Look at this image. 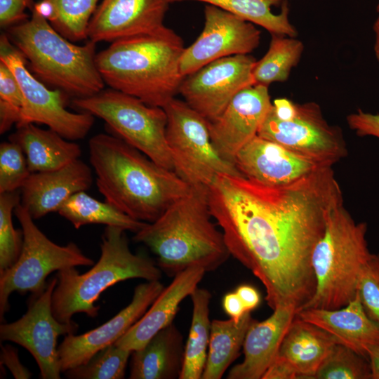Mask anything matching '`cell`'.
Returning a JSON list of instances; mask_svg holds the SVG:
<instances>
[{
	"mask_svg": "<svg viewBox=\"0 0 379 379\" xmlns=\"http://www.w3.org/2000/svg\"><path fill=\"white\" fill-rule=\"evenodd\" d=\"M376 11H377L378 13H379V2H378V5L376 6Z\"/></svg>",
	"mask_w": 379,
	"mask_h": 379,
	"instance_id": "bcb514c9",
	"label": "cell"
},
{
	"mask_svg": "<svg viewBox=\"0 0 379 379\" xmlns=\"http://www.w3.org/2000/svg\"><path fill=\"white\" fill-rule=\"evenodd\" d=\"M206 272L201 267H193L177 274L143 316L114 344L132 352L144 347L159 331L173 323L180 304L198 287Z\"/></svg>",
	"mask_w": 379,
	"mask_h": 379,
	"instance_id": "7402d4cb",
	"label": "cell"
},
{
	"mask_svg": "<svg viewBox=\"0 0 379 379\" xmlns=\"http://www.w3.org/2000/svg\"><path fill=\"white\" fill-rule=\"evenodd\" d=\"M131 353L114 343L98 351L86 363L64 373L72 379H122Z\"/></svg>",
	"mask_w": 379,
	"mask_h": 379,
	"instance_id": "d6a6232c",
	"label": "cell"
},
{
	"mask_svg": "<svg viewBox=\"0 0 379 379\" xmlns=\"http://www.w3.org/2000/svg\"><path fill=\"white\" fill-rule=\"evenodd\" d=\"M194 1L213 5L265 29L272 34L296 37L289 20L286 0H168L169 3Z\"/></svg>",
	"mask_w": 379,
	"mask_h": 379,
	"instance_id": "83f0119b",
	"label": "cell"
},
{
	"mask_svg": "<svg viewBox=\"0 0 379 379\" xmlns=\"http://www.w3.org/2000/svg\"><path fill=\"white\" fill-rule=\"evenodd\" d=\"M1 347V365L6 366L16 379L32 378V373L20 362L18 350L8 344Z\"/></svg>",
	"mask_w": 379,
	"mask_h": 379,
	"instance_id": "60d3db41",
	"label": "cell"
},
{
	"mask_svg": "<svg viewBox=\"0 0 379 379\" xmlns=\"http://www.w3.org/2000/svg\"><path fill=\"white\" fill-rule=\"evenodd\" d=\"M9 140L22 148L31 173L52 171L79 159V145L51 128L43 129L28 124L18 127Z\"/></svg>",
	"mask_w": 379,
	"mask_h": 379,
	"instance_id": "484cf974",
	"label": "cell"
},
{
	"mask_svg": "<svg viewBox=\"0 0 379 379\" xmlns=\"http://www.w3.org/2000/svg\"><path fill=\"white\" fill-rule=\"evenodd\" d=\"M164 288L159 280L140 284L131 302L109 321L81 335H65L58 346L62 373L86 363L98 351L115 343L143 316Z\"/></svg>",
	"mask_w": 379,
	"mask_h": 379,
	"instance_id": "2e32d148",
	"label": "cell"
},
{
	"mask_svg": "<svg viewBox=\"0 0 379 379\" xmlns=\"http://www.w3.org/2000/svg\"><path fill=\"white\" fill-rule=\"evenodd\" d=\"M207 191L230 255L263 284L268 305L299 311L316 288L313 250L329 211L343 202L332 167L279 186L220 174Z\"/></svg>",
	"mask_w": 379,
	"mask_h": 379,
	"instance_id": "6da1fadb",
	"label": "cell"
},
{
	"mask_svg": "<svg viewBox=\"0 0 379 379\" xmlns=\"http://www.w3.org/2000/svg\"><path fill=\"white\" fill-rule=\"evenodd\" d=\"M315 379H371L369 361L352 349L336 343L317 370Z\"/></svg>",
	"mask_w": 379,
	"mask_h": 379,
	"instance_id": "836d02e7",
	"label": "cell"
},
{
	"mask_svg": "<svg viewBox=\"0 0 379 379\" xmlns=\"http://www.w3.org/2000/svg\"><path fill=\"white\" fill-rule=\"evenodd\" d=\"M185 345L179 329L171 323L159 331L142 348L131 353V379L179 378Z\"/></svg>",
	"mask_w": 379,
	"mask_h": 379,
	"instance_id": "d4e9b609",
	"label": "cell"
},
{
	"mask_svg": "<svg viewBox=\"0 0 379 379\" xmlns=\"http://www.w3.org/2000/svg\"><path fill=\"white\" fill-rule=\"evenodd\" d=\"M211 217L207 187L192 186L187 194L135 233L133 240L156 255L157 265L168 276L193 267L211 272L230 255Z\"/></svg>",
	"mask_w": 379,
	"mask_h": 379,
	"instance_id": "277c9868",
	"label": "cell"
},
{
	"mask_svg": "<svg viewBox=\"0 0 379 379\" xmlns=\"http://www.w3.org/2000/svg\"><path fill=\"white\" fill-rule=\"evenodd\" d=\"M57 277L47 281L45 290L29 302L25 314L19 319L0 326L1 341L15 343L32 355L43 379H59L62 373L57 340L60 335L74 333L78 325L62 323L52 311V295Z\"/></svg>",
	"mask_w": 379,
	"mask_h": 379,
	"instance_id": "4fadbf2b",
	"label": "cell"
},
{
	"mask_svg": "<svg viewBox=\"0 0 379 379\" xmlns=\"http://www.w3.org/2000/svg\"><path fill=\"white\" fill-rule=\"evenodd\" d=\"M14 214L23 231V245L17 261L0 271L1 321L9 310V296L13 292L39 295L45 290L46 278L51 272L94 265V261L84 254L76 244L69 242L60 246L49 239L21 203L16 206Z\"/></svg>",
	"mask_w": 379,
	"mask_h": 379,
	"instance_id": "30bf717a",
	"label": "cell"
},
{
	"mask_svg": "<svg viewBox=\"0 0 379 379\" xmlns=\"http://www.w3.org/2000/svg\"><path fill=\"white\" fill-rule=\"evenodd\" d=\"M168 0H102L89 23L88 39L94 43L154 31L164 25Z\"/></svg>",
	"mask_w": 379,
	"mask_h": 379,
	"instance_id": "d6986e66",
	"label": "cell"
},
{
	"mask_svg": "<svg viewBox=\"0 0 379 379\" xmlns=\"http://www.w3.org/2000/svg\"><path fill=\"white\" fill-rule=\"evenodd\" d=\"M58 213L76 229L86 225L100 224L136 233L147 223L131 218L106 201H99L85 191L73 194Z\"/></svg>",
	"mask_w": 379,
	"mask_h": 379,
	"instance_id": "f546056e",
	"label": "cell"
},
{
	"mask_svg": "<svg viewBox=\"0 0 379 379\" xmlns=\"http://www.w3.org/2000/svg\"><path fill=\"white\" fill-rule=\"evenodd\" d=\"M33 0H0V26L8 29L28 20L25 10L34 6Z\"/></svg>",
	"mask_w": 379,
	"mask_h": 379,
	"instance_id": "f35d334b",
	"label": "cell"
},
{
	"mask_svg": "<svg viewBox=\"0 0 379 379\" xmlns=\"http://www.w3.org/2000/svg\"><path fill=\"white\" fill-rule=\"evenodd\" d=\"M262 321H255L243 345L244 359L230 371L228 379H262L276 359L281 342L298 310L279 307Z\"/></svg>",
	"mask_w": 379,
	"mask_h": 379,
	"instance_id": "603a6c76",
	"label": "cell"
},
{
	"mask_svg": "<svg viewBox=\"0 0 379 379\" xmlns=\"http://www.w3.org/2000/svg\"><path fill=\"white\" fill-rule=\"evenodd\" d=\"M190 297L193 305L192 317L179 379H201L210 339L209 304L211 294L207 289L197 287Z\"/></svg>",
	"mask_w": 379,
	"mask_h": 379,
	"instance_id": "f1b7e54d",
	"label": "cell"
},
{
	"mask_svg": "<svg viewBox=\"0 0 379 379\" xmlns=\"http://www.w3.org/2000/svg\"><path fill=\"white\" fill-rule=\"evenodd\" d=\"M255 321L246 312L239 321L232 319L211 321L206 362L201 379H220L239 357L246 333Z\"/></svg>",
	"mask_w": 379,
	"mask_h": 379,
	"instance_id": "4316f807",
	"label": "cell"
},
{
	"mask_svg": "<svg viewBox=\"0 0 379 379\" xmlns=\"http://www.w3.org/2000/svg\"><path fill=\"white\" fill-rule=\"evenodd\" d=\"M96 185L107 202L131 218L156 220L192 186L117 135L99 133L88 141Z\"/></svg>",
	"mask_w": 379,
	"mask_h": 379,
	"instance_id": "7a4b0ae2",
	"label": "cell"
},
{
	"mask_svg": "<svg viewBox=\"0 0 379 379\" xmlns=\"http://www.w3.org/2000/svg\"><path fill=\"white\" fill-rule=\"evenodd\" d=\"M20 199L18 190L0 193V271L11 267L22 251L23 231L14 227L12 219Z\"/></svg>",
	"mask_w": 379,
	"mask_h": 379,
	"instance_id": "e575fe53",
	"label": "cell"
},
{
	"mask_svg": "<svg viewBox=\"0 0 379 379\" xmlns=\"http://www.w3.org/2000/svg\"><path fill=\"white\" fill-rule=\"evenodd\" d=\"M368 358L371 369V379H379V345L368 348Z\"/></svg>",
	"mask_w": 379,
	"mask_h": 379,
	"instance_id": "ee69618b",
	"label": "cell"
},
{
	"mask_svg": "<svg viewBox=\"0 0 379 379\" xmlns=\"http://www.w3.org/2000/svg\"><path fill=\"white\" fill-rule=\"evenodd\" d=\"M235 292L240 297L246 312H251L259 305L260 296L253 286L247 284L240 285Z\"/></svg>",
	"mask_w": 379,
	"mask_h": 379,
	"instance_id": "7bdbcfd3",
	"label": "cell"
},
{
	"mask_svg": "<svg viewBox=\"0 0 379 379\" xmlns=\"http://www.w3.org/2000/svg\"><path fill=\"white\" fill-rule=\"evenodd\" d=\"M182 39L163 25L116 40L96 54L98 69L110 88L164 108L178 93L185 77L180 63Z\"/></svg>",
	"mask_w": 379,
	"mask_h": 379,
	"instance_id": "3957f363",
	"label": "cell"
},
{
	"mask_svg": "<svg viewBox=\"0 0 379 379\" xmlns=\"http://www.w3.org/2000/svg\"><path fill=\"white\" fill-rule=\"evenodd\" d=\"M256 60L248 54L214 60L184 77L178 93L208 121L216 119L232 98L255 84Z\"/></svg>",
	"mask_w": 379,
	"mask_h": 379,
	"instance_id": "5bb4252c",
	"label": "cell"
},
{
	"mask_svg": "<svg viewBox=\"0 0 379 379\" xmlns=\"http://www.w3.org/2000/svg\"><path fill=\"white\" fill-rule=\"evenodd\" d=\"M303 51V43L295 37L272 34L267 53L253 68L255 84L268 87L274 82L286 81Z\"/></svg>",
	"mask_w": 379,
	"mask_h": 379,
	"instance_id": "1f68e13d",
	"label": "cell"
},
{
	"mask_svg": "<svg viewBox=\"0 0 379 379\" xmlns=\"http://www.w3.org/2000/svg\"><path fill=\"white\" fill-rule=\"evenodd\" d=\"M166 140L175 172L191 186L208 187L216 175L244 176L215 147L208 121L185 101L173 98L164 107Z\"/></svg>",
	"mask_w": 379,
	"mask_h": 379,
	"instance_id": "8fae6325",
	"label": "cell"
},
{
	"mask_svg": "<svg viewBox=\"0 0 379 379\" xmlns=\"http://www.w3.org/2000/svg\"><path fill=\"white\" fill-rule=\"evenodd\" d=\"M23 95L11 69L0 61V133L4 134L20 120Z\"/></svg>",
	"mask_w": 379,
	"mask_h": 379,
	"instance_id": "8d00e7d4",
	"label": "cell"
},
{
	"mask_svg": "<svg viewBox=\"0 0 379 379\" xmlns=\"http://www.w3.org/2000/svg\"><path fill=\"white\" fill-rule=\"evenodd\" d=\"M357 295L366 313L379 325V253H372L364 267Z\"/></svg>",
	"mask_w": 379,
	"mask_h": 379,
	"instance_id": "74e56055",
	"label": "cell"
},
{
	"mask_svg": "<svg viewBox=\"0 0 379 379\" xmlns=\"http://www.w3.org/2000/svg\"><path fill=\"white\" fill-rule=\"evenodd\" d=\"M234 164L244 177L271 186L289 184L323 166L258 135L238 152Z\"/></svg>",
	"mask_w": 379,
	"mask_h": 379,
	"instance_id": "ffe728a7",
	"label": "cell"
},
{
	"mask_svg": "<svg viewBox=\"0 0 379 379\" xmlns=\"http://www.w3.org/2000/svg\"><path fill=\"white\" fill-rule=\"evenodd\" d=\"M92 170L78 159L60 168L31 173L21 188V204L34 220L58 212L73 194L88 190Z\"/></svg>",
	"mask_w": 379,
	"mask_h": 379,
	"instance_id": "44dd1931",
	"label": "cell"
},
{
	"mask_svg": "<svg viewBox=\"0 0 379 379\" xmlns=\"http://www.w3.org/2000/svg\"><path fill=\"white\" fill-rule=\"evenodd\" d=\"M31 172L20 146L9 140L0 145V193L21 190Z\"/></svg>",
	"mask_w": 379,
	"mask_h": 379,
	"instance_id": "d590c367",
	"label": "cell"
},
{
	"mask_svg": "<svg viewBox=\"0 0 379 379\" xmlns=\"http://www.w3.org/2000/svg\"><path fill=\"white\" fill-rule=\"evenodd\" d=\"M99 0H41L34 8L60 34L72 42L88 39V29Z\"/></svg>",
	"mask_w": 379,
	"mask_h": 379,
	"instance_id": "4dcf8cb0",
	"label": "cell"
},
{
	"mask_svg": "<svg viewBox=\"0 0 379 379\" xmlns=\"http://www.w3.org/2000/svg\"><path fill=\"white\" fill-rule=\"evenodd\" d=\"M27 20L7 29L34 75L45 84L75 98L102 91L105 82L96 65L95 43L82 46L65 39L33 7Z\"/></svg>",
	"mask_w": 379,
	"mask_h": 379,
	"instance_id": "5b68a950",
	"label": "cell"
},
{
	"mask_svg": "<svg viewBox=\"0 0 379 379\" xmlns=\"http://www.w3.org/2000/svg\"><path fill=\"white\" fill-rule=\"evenodd\" d=\"M222 307L226 314L235 321H239L246 312L240 297L235 291L227 293L224 295Z\"/></svg>",
	"mask_w": 379,
	"mask_h": 379,
	"instance_id": "b9f144b4",
	"label": "cell"
},
{
	"mask_svg": "<svg viewBox=\"0 0 379 379\" xmlns=\"http://www.w3.org/2000/svg\"><path fill=\"white\" fill-rule=\"evenodd\" d=\"M125 231L105 227L100 257L86 272L79 274L75 267L58 271L52 295V311L58 321L72 322V316L79 312L95 317L100 307L95 303L100 294L118 282L134 278L160 280L161 270L147 256L132 253Z\"/></svg>",
	"mask_w": 379,
	"mask_h": 379,
	"instance_id": "8992f818",
	"label": "cell"
},
{
	"mask_svg": "<svg viewBox=\"0 0 379 379\" xmlns=\"http://www.w3.org/2000/svg\"><path fill=\"white\" fill-rule=\"evenodd\" d=\"M373 29L374 38H375L373 50H374V53H375L376 60L379 63V15L376 18L373 24Z\"/></svg>",
	"mask_w": 379,
	"mask_h": 379,
	"instance_id": "f6af8a7d",
	"label": "cell"
},
{
	"mask_svg": "<svg viewBox=\"0 0 379 379\" xmlns=\"http://www.w3.org/2000/svg\"><path fill=\"white\" fill-rule=\"evenodd\" d=\"M336 343L328 332L296 315L262 379H313Z\"/></svg>",
	"mask_w": 379,
	"mask_h": 379,
	"instance_id": "ac0fdd59",
	"label": "cell"
},
{
	"mask_svg": "<svg viewBox=\"0 0 379 379\" xmlns=\"http://www.w3.org/2000/svg\"><path fill=\"white\" fill-rule=\"evenodd\" d=\"M0 61L12 71L21 88L24 102L17 128L41 124L67 140L84 138L94 123V116L86 112H72L65 107L66 95L50 89L27 69V60L6 34L0 38Z\"/></svg>",
	"mask_w": 379,
	"mask_h": 379,
	"instance_id": "7c38bea8",
	"label": "cell"
},
{
	"mask_svg": "<svg viewBox=\"0 0 379 379\" xmlns=\"http://www.w3.org/2000/svg\"><path fill=\"white\" fill-rule=\"evenodd\" d=\"M296 315L328 332L338 343L368 360V348L379 345V325L366 313L357 293L345 307L333 310L305 308Z\"/></svg>",
	"mask_w": 379,
	"mask_h": 379,
	"instance_id": "cb8c5ba5",
	"label": "cell"
},
{
	"mask_svg": "<svg viewBox=\"0 0 379 379\" xmlns=\"http://www.w3.org/2000/svg\"><path fill=\"white\" fill-rule=\"evenodd\" d=\"M349 127L359 136H373L379 139V114L358 109L347 117Z\"/></svg>",
	"mask_w": 379,
	"mask_h": 379,
	"instance_id": "ab89813d",
	"label": "cell"
},
{
	"mask_svg": "<svg viewBox=\"0 0 379 379\" xmlns=\"http://www.w3.org/2000/svg\"><path fill=\"white\" fill-rule=\"evenodd\" d=\"M72 105L102 119L117 137L162 167L175 171L166 140L167 115L164 108L148 105L112 88L73 99Z\"/></svg>",
	"mask_w": 379,
	"mask_h": 379,
	"instance_id": "9c48e42d",
	"label": "cell"
},
{
	"mask_svg": "<svg viewBox=\"0 0 379 379\" xmlns=\"http://www.w3.org/2000/svg\"><path fill=\"white\" fill-rule=\"evenodd\" d=\"M366 232V223L357 222L343 202L331 209L312 255L315 291L300 310L338 309L356 297L361 274L372 254Z\"/></svg>",
	"mask_w": 379,
	"mask_h": 379,
	"instance_id": "52a82bcc",
	"label": "cell"
},
{
	"mask_svg": "<svg viewBox=\"0 0 379 379\" xmlns=\"http://www.w3.org/2000/svg\"><path fill=\"white\" fill-rule=\"evenodd\" d=\"M258 135L323 166L332 167L347 154L342 131L326 121L314 102L275 99Z\"/></svg>",
	"mask_w": 379,
	"mask_h": 379,
	"instance_id": "ba28073f",
	"label": "cell"
},
{
	"mask_svg": "<svg viewBox=\"0 0 379 379\" xmlns=\"http://www.w3.org/2000/svg\"><path fill=\"white\" fill-rule=\"evenodd\" d=\"M272 104L268 87L254 84L238 93L216 119L208 121L212 142L225 159L234 164L238 152L258 135Z\"/></svg>",
	"mask_w": 379,
	"mask_h": 379,
	"instance_id": "e0dca14e",
	"label": "cell"
},
{
	"mask_svg": "<svg viewBox=\"0 0 379 379\" xmlns=\"http://www.w3.org/2000/svg\"><path fill=\"white\" fill-rule=\"evenodd\" d=\"M260 41V32L254 24L206 4L202 32L180 58V72L190 75L207 64L222 58L249 54Z\"/></svg>",
	"mask_w": 379,
	"mask_h": 379,
	"instance_id": "9a60e30c",
	"label": "cell"
}]
</instances>
